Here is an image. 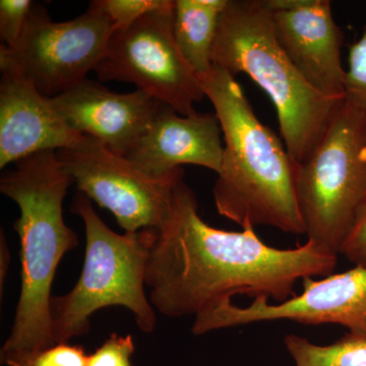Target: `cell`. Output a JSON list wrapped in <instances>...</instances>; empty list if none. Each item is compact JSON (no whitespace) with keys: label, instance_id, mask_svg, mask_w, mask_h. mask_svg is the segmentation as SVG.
<instances>
[{"label":"cell","instance_id":"30bf717a","mask_svg":"<svg viewBox=\"0 0 366 366\" xmlns=\"http://www.w3.org/2000/svg\"><path fill=\"white\" fill-rule=\"evenodd\" d=\"M303 291L271 305L257 298L247 307L231 300L214 303L194 317L192 334L204 335L255 322L290 320L305 325L336 324L349 332H366V267L356 266L322 280L307 278Z\"/></svg>","mask_w":366,"mask_h":366},{"label":"cell","instance_id":"52a82bcc","mask_svg":"<svg viewBox=\"0 0 366 366\" xmlns=\"http://www.w3.org/2000/svg\"><path fill=\"white\" fill-rule=\"evenodd\" d=\"M113 34L112 21L100 0L66 21L51 20L44 6L34 2L20 43L0 46V69L20 71L42 95L54 98L86 81L104 59Z\"/></svg>","mask_w":366,"mask_h":366},{"label":"cell","instance_id":"7a4b0ae2","mask_svg":"<svg viewBox=\"0 0 366 366\" xmlns=\"http://www.w3.org/2000/svg\"><path fill=\"white\" fill-rule=\"evenodd\" d=\"M199 81L215 108L225 142L213 189L218 213L242 229L269 226L305 234L296 190L297 163L257 117L234 76L213 66Z\"/></svg>","mask_w":366,"mask_h":366},{"label":"cell","instance_id":"8992f818","mask_svg":"<svg viewBox=\"0 0 366 366\" xmlns=\"http://www.w3.org/2000/svg\"><path fill=\"white\" fill-rule=\"evenodd\" d=\"M296 190L307 242L342 254L366 208L365 112L344 101L305 162Z\"/></svg>","mask_w":366,"mask_h":366},{"label":"cell","instance_id":"4fadbf2b","mask_svg":"<svg viewBox=\"0 0 366 366\" xmlns=\"http://www.w3.org/2000/svg\"><path fill=\"white\" fill-rule=\"evenodd\" d=\"M0 81V168L45 151L74 146L83 137L20 71L2 67Z\"/></svg>","mask_w":366,"mask_h":366},{"label":"cell","instance_id":"7402d4cb","mask_svg":"<svg viewBox=\"0 0 366 366\" xmlns=\"http://www.w3.org/2000/svg\"><path fill=\"white\" fill-rule=\"evenodd\" d=\"M342 254L356 266L366 267V208L358 219Z\"/></svg>","mask_w":366,"mask_h":366},{"label":"cell","instance_id":"d6986e66","mask_svg":"<svg viewBox=\"0 0 366 366\" xmlns=\"http://www.w3.org/2000/svg\"><path fill=\"white\" fill-rule=\"evenodd\" d=\"M345 100L354 107L366 112V29L349 51Z\"/></svg>","mask_w":366,"mask_h":366},{"label":"cell","instance_id":"2e32d148","mask_svg":"<svg viewBox=\"0 0 366 366\" xmlns=\"http://www.w3.org/2000/svg\"><path fill=\"white\" fill-rule=\"evenodd\" d=\"M284 345L295 366H366V332H348L330 345L288 335Z\"/></svg>","mask_w":366,"mask_h":366},{"label":"cell","instance_id":"9c48e42d","mask_svg":"<svg viewBox=\"0 0 366 366\" xmlns=\"http://www.w3.org/2000/svg\"><path fill=\"white\" fill-rule=\"evenodd\" d=\"M56 152L79 192L112 212L124 232L162 227L173 189L184 177L183 168L168 177H151L90 137Z\"/></svg>","mask_w":366,"mask_h":366},{"label":"cell","instance_id":"8fae6325","mask_svg":"<svg viewBox=\"0 0 366 366\" xmlns=\"http://www.w3.org/2000/svg\"><path fill=\"white\" fill-rule=\"evenodd\" d=\"M274 36L305 81L320 95L345 99L344 36L329 0H264Z\"/></svg>","mask_w":366,"mask_h":366},{"label":"cell","instance_id":"cb8c5ba5","mask_svg":"<svg viewBox=\"0 0 366 366\" xmlns=\"http://www.w3.org/2000/svg\"><path fill=\"white\" fill-rule=\"evenodd\" d=\"M365 134H366V112H365Z\"/></svg>","mask_w":366,"mask_h":366},{"label":"cell","instance_id":"9a60e30c","mask_svg":"<svg viewBox=\"0 0 366 366\" xmlns=\"http://www.w3.org/2000/svg\"><path fill=\"white\" fill-rule=\"evenodd\" d=\"M228 0H175L173 33L182 56L197 76L213 67L214 44Z\"/></svg>","mask_w":366,"mask_h":366},{"label":"cell","instance_id":"ac0fdd59","mask_svg":"<svg viewBox=\"0 0 366 366\" xmlns=\"http://www.w3.org/2000/svg\"><path fill=\"white\" fill-rule=\"evenodd\" d=\"M89 354L81 345L57 343L39 352L6 360V366H86Z\"/></svg>","mask_w":366,"mask_h":366},{"label":"cell","instance_id":"6da1fadb","mask_svg":"<svg viewBox=\"0 0 366 366\" xmlns=\"http://www.w3.org/2000/svg\"><path fill=\"white\" fill-rule=\"evenodd\" d=\"M337 257L310 242L295 249L269 247L252 227H212L182 178L173 189L165 222L156 231L146 286L152 305L164 317H196L237 295L283 302L295 296L298 280L331 274Z\"/></svg>","mask_w":366,"mask_h":366},{"label":"cell","instance_id":"e0dca14e","mask_svg":"<svg viewBox=\"0 0 366 366\" xmlns=\"http://www.w3.org/2000/svg\"><path fill=\"white\" fill-rule=\"evenodd\" d=\"M172 0H100L101 6L112 21L113 32L124 30L153 11L166 9Z\"/></svg>","mask_w":366,"mask_h":366},{"label":"cell","instance_id":"5bb4252c","mask_svg":"<svg viewBox=\"0 0 366 366\" xmlns=\"http://www.w3.org/2000/svg\"><path fill=\"white\" fill-rule=\"evenodd\" d=\"M222 134L216 113L183 117L164 105L125 157L153 177H168L185 164L218 174L223 161Z\"/></svg>","mask_w":366,"mask_h":366},{"label":"cell","instance_id":"ba28073f","mask_svg":"<svg viewBox=\"0 0 366 366\" xmlns=\"http://www.w3.org/2000/svg\"><path fill=\"white\" fill-rule=\"evenodd\" d=\"M170 6L146 14L113 32L104 59L95 69L102 81L134 84L137 90L183 117L196 114L204 95L199 76L182 56L173 33Z\"/></svg>","mask_w":366,"mask_h":366},{"label":"cell","instance_id":"ffe728a7","mask_svg":"<svg viewBox=\"0 0 366 366\" xmlns=\"http://www.w3.org/2000/svg\"><path fill=\"white\" fill-rule=\"evenodd\" d=\"M34 1L31 0H1L0 1V38L2 45L14 50L21 39Z\"/></svg>","mask_w":366,"mask_h":366},{"label":"cell","instance_id":"3957f363","mask_svg":"<svg viewBox=\"0 0 366 366\" xmlns=\"http://www.w3.org/2000/svg\"><path fill=\"white\" fill-rule=\"evenodd\" d=\"M0 178V192L20 209L21 293L13 327L0 351L1 363L55 345L52 284L62 257L79 245L64 218V201L74 184L56 151L21 159Z\"/></svg>","mask_w":366,"mask_h":366},{"label":"cell","instance_id":"603a6c76","mask_svg":"<svg viewBox=\"0 0 366 366\" xmlns=\"http://www.w3.org/2000/svg\"><path fill=\"white\" fill-rule=\"evenodd\" d=\"M11 254L4 231L0 233V292H4V284L6 282L7 271H9Z\"/></svg>","mask_w":366,"mask_h":366},{"label":"cell","instance_id":"277c9868","mask_svg":"<svg viewBox=\"0 0 366 366\" xmlns=\"http://www.w3.org/2000/svg\"><path fill=\"white\" fill-rule=\"evenodd\" d=\"M212 59L232 76L247 74L268 94L284 144L297 164L312 154L345 101L320 95L301 76L274 36L264 0H228Z\"/></svg>","mask_w":366,"mask_h":366},{"label":"cell","instance_id":"5b68a950","mask_svg":"<svg viewBox=\"0 0 366 366\" xmlns=\"http://www.w3.org/2000/svg\"><path fill=\"white\" fill-rule=\"evenodd\" d=\"M71 209L85 226V259L74 287L66 295L52 296L55 343H69L88 334L92 315L113 307L127 308L143 333H153L157 317L146 293V271L156 230L118 234L100 218L91 199L79 192Z\"/></svg>","mask_w":366,"mask_h":366},{"label":"cell","instance_id":"44dd1931","mask_svg":"<svg viewBox=\"0 0 366 366\" xmlns=\"http://www.w3.org/2000/svg\"><path fill=\"white\" fill-rule=\"evenodd\" d=\"M136 351L131 335L112 333L95 352L89 354L86 366H134L132 356Z\"/></svg>","mask_w":366,"mask_h":366},{"label":"cell","instance_id":"7c38bea8","mask_svg":"<svg viewBox=\"0 0 366 366\" xmlns=\"http://www.w3.org/2000/svg\"><path fill=\"white\" fill-rule=\"evenodd\" d=\"M51 101L71 129L122 156L134 148L165 105L144 92L117 93L88 79Z\"/></svg>","mask_w":366,"mask_h":366}]
</instances>
